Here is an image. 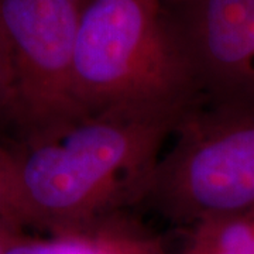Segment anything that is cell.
<instances>
[{"instance_id":"cell-7","label":"cell","mask_w":254,"mask_h":254,"mask_svg":"<svg viewBox=\"0 0 254 254\" xmlns=\"http://www.w3.org/2000/svg\"><path fill=\"white\" fill-rule=\"evenodd\" d=\"M0 220L11 226H28L27 210L18 187L13 153L0 147Z\"/></svg>"},{"instance_id":"cell-1","label":"cell","mask_w":254,"mask_h":254,"mask_svg":"<svg viewBox=\"0 0 254 254\" xmlns=\"http://www.w3.org/2000/svg\"><path fill=\"white\" fill-rule=\"evenodd\" d=\"M173 133L163 122L91 116L58 140L24 141L13 157L28 227L53 236L91 232L127 200Z\"/></svg>"},{"instance_id":"cell-11","label":"cell","mask_w":254,"mask_h":254,"mask_svg":"<svg viewBox=\"0 0 254 254\" xmlns=\"http://www.w3.org/2000/svg\"><path fill=\"white\" fill-rule=\"evenodd\" d=\"M26 236V233L0 220V254H3L10 246L17 243L20 239Z\"/></svg>"},{"instance_id":"cell-8","label":"cell","mask_w":254,"mask_h":254,"mask_svg":"<svg viewBox=\"0 0 254 254\" xmlns=\"http://www.w3.org/2000/svg\"><path fill=\"white\" fill-rule=\"evenodd\" d=\"M3 254H98V242L95 229L82 235L51 239H31L26 235Z\"/></svg>"},{"instance_id":"cell-4","label":"cell","mask_w":254,"mask_h":254,"mask_svg":"<svg viewBox=\"0 0 254 254\" xmlns=\"http://www.w3.org/2000/svg\"><path fill=\"white\" fill-rule=\"evenodd\" d=\"M85 0H0L14 71L11 119L24 141L63 137L83 120L73 58Z\"/></svg>"},{"instance_id":"cell-5","label":"cell","mask_w":254,"mask_h":254,"mask_svg":"<svg viewBox=\"0 0 254 254\" xmlns=\"http://www.w3.org/2000/svg\"><path fill=\"white\" fill-rule=\"evenodd\" d=\"M200 106L254 109V0H163Z\"/></svg>"},{"instance_id":"cell-6","label":"cell","mask_w":254,"mask_h":254,"mask_svg":"<svg viewBox=\"0 0 254 254\" xmlns=\"http://www.w3.org/2000/svg\"><path fill=\"white\" fill-rule=\"evenodd\" d=\"M180 254H254L253 215H220L193 222Z\"/></svg>"},{"instance_id":"cell-3","label":"cell","mask_w":254,"mask_h":254,"mask_svg":"<svg viewBox=\"0 0 254 254\" xmlns=\"http://www.w3.org/2000/svg\"><path fill=\"white\" fill-rule=\"evenodd\" d=\"M130 200L187 226L209 216L253 215L254 109L190 110Z\"/></svg>"},{"instance_id":"cell-2","label":"cell","mask_w":254,"mask_h":254,"mask_svg":"<svg viewBox=\"0 0 254 254\" xmlns=\"http://www.w3.org/2000/svg\"><path fill=\"white\" fill-rule=\"evenodd\" d=\"M73 83L85 118L122 116L177 128L199 106L165 27L163 0H85Z\"/></svg>"},{"instance_id":"cell-10","label":"cell","mask_w":254,"mask_h":254,"mask_svg":"<svg viewBox=\"0 0 254 254\" xmlns=\"http://www.w3.org/2000/svg\"><path fill=\"white\" fill-rule=\"evenodd\" d=\"M14 106V71L9 41L0 20V118H11Z\"/></svg>"},{"instance_id":"cell-9","label":"cell","mask_w":254,"mask_h":254,"mask_svg":"<svg viewBox=\"0 0 254 254\" xmlns=\"http://www.w3.org/2000/svg\"><path fill=\"white\" fill-rule=\"evenodd\" d=\"M98 237L100 254H161L155 240L110 219H105L98 226Z\"/></svg>"}]
</instances>
